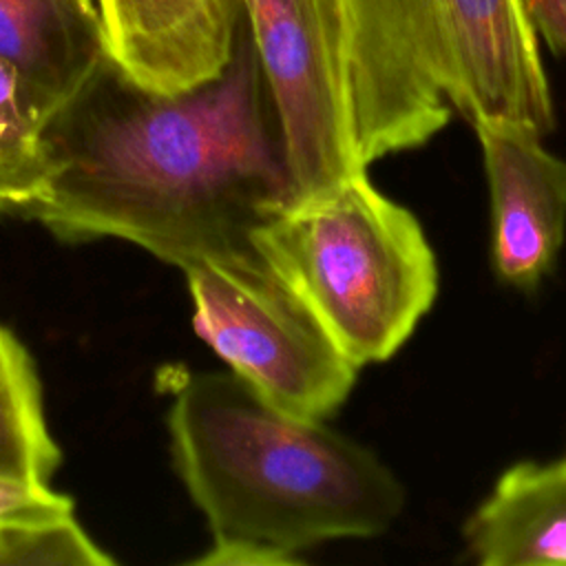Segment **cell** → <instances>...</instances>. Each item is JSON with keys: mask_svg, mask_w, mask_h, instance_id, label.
Instances as JSON below:
<instances>
[{"mask_svg": "<svg viewBox=\"0 0 566 566\" xmlns=\"http://www.w3.org/2000/svg\"><path fill=\"white\" fill-rule=\"evenodd\" d=\"M462 537L480 566H566V455L509 467L467 517Z\"/></svg>", "mask_w": 566, "mask_h": 566, "instance_id": "30bf717a", "label": "cell"}, {"mask_svg": "<svg viewBox=\"0 0 566 566\" xmlns=\"http://www.w3.org/2000/svg\"><path fill=\"white\" fill-rule=\"evenodd\" d=\"M440 82L449 106L471 126L555 128L539 38L520 0H429Z\"/></svg>", "mask_w": 566, "mask_h": 566, "instance_id": "8992f818", "label": "cell"}, {"mask_svg": "<svg viewBox=\"0 0 566 566\" xmlns=\"http://www.w3.org/2000/svg\"><path fill=\"white\" fill-rule=\"evenodd\" d=\"M250 243L358 369L391 358L438 296V261L418 217L367 170L276 203Z\"/></svg>", "mask_w": 566, "mask_h": 566, "instance_id": "277c9868", "label": "cell"}, {"mask_svg": "<svg viewBox=\"0 0 566 566\" xmlns=\"http://www.w3.org/2000/svg\"><path fill=\"white\" fill-rule=\"evenodd\" d=\"M44 126L24 84L0 62V214L20 217L44 195L51 177Z\"/></svg>", "mask_w": 566, "mask_h": 566, "instance_id": "7c38bea8", "label": "cell"}, {"mask_svg": "<svg viewBox=\"0 0 566 566\" xmlns=\"http://www.w3.org/2000/svg\"><path fill=\"white\" fill-rule=\"evenodd\" d=\"M75 517L73 500L49 482L0 475V528L46 526Z\"/></svg>", "mask_w": 566, "mask_h": 566, "instance_id": "5bb4252c", "label": "cell"}, {"mask_svg": "<svg viewBox=\"0 0 566 566\" xmlns=\"http://www.w3.org/2000/svg\"><path fill=\"white\" fill-rule=\"evenodd\" d=\"M60 462L35 363L24 343L0 323V475L49 482Z\"/></svg>", "mask_w": 566, "mask_h": 566, "instance_id": "8fae6325", "label": "cell"}, {"mask_svg": "<svg viewBox=\"0 0 566 566\" xmlns=\"http://www.w3.org/2000/svg\"><path fill=\"white\" fill-rule=\"evenodd\" d=\"M44 144L49 186L20 217L64 243L128 241L181 272L250 250L259 219L296 195L248 27L219 77L177 95L106 60Z\"/></svg>", "mask_w": 566, "mask_h": 566, "instance_id": "6da1fadb", "label": "cell"}, {"mask_svg": "<svg viewBox=\"0 0 566 566\" xmlns=\"http://www.w3.org/2000/svg\"><path fill=\"white\" fill-rule=\"evenodd\" d=\"M175 471L203 513L197 566H292L334 539L387 533L405 509L396 473L365 444L276 409L228 371L168 374Z\"/></svg>", "mask_w": 566, "mask_h": 566, "instance_id": "7a4b0ae2", "label": "cell"}, {"mask_svg": "<svg viewBox=\"0 0 566 566\" xmlns=\"http://www.w3.org/2000/svg\"><path fill=\"white\" fill-rule=\"evenodd\" d=\"M106 55L137 86L177 95L230 64L241 0H97Z\"/></svg>", "mask_w": 566, "mask_h": 566, "instance_id": "ba28073f", "label": "cell"}, {"mask_svg": "<svg viewBox=\"0 0 566 566\" xmlns=\"http://www.w3.org/2000/svg\"><path fill=\"white\" fill-rule=\"evenodd\" d=\"M111 566L75 517L46 526L0 528V566Z\"/></svg>", "mask_w": 566, "mask_h": 566, "instance_id": "4fadbf2b", "label": "cell"}, {"mask_svg": "<svg viewBox=\"0 0 566 566\" xmlns=\"http://www.w3.org/2000/svg\"><path fill=\"white\" fill-rule=\"evenodd\" d=\"M106 60L93 0H0V62L24 84L46 124Z\"/></svg>", "mask_w": 566, "mask_h": 566, "instance_id": "9c48e42d", "label": "cell"}, {"mask_svg": "<svg viewBox=\"0 0 566 566\" xmlns=\"http://www.w3.org/2000/svg\"><path fill=\"white\" fill-rule=\"evenodd\" d=\"M537 38L566 60V0H520Z\"/></svg>", "mask_w": 566, "mask_h": 566, "instance_id": "9a60e30c", "label": "cell"}, {"mask_svg": "<svg viewBox=\"0 0 566 566\" xmlns=\"http://www.w3.org/2000/svg\"><path fill=\"white\" fill-rule=\"evenodd\" d=\"M491 199V263L520 292L551 272L566 237V159L542 135L500 122L473 124Z\"/></svg>", "mask_w": 566, "mask_h": 566, "instance_id": "52a82bcc", "label": "cell"}, {"mask_svg": "<svg viewBox=\"0 0 566 566\" xmlns=\"http://www.w3.org/2000/svg\"><path fill=\"white\" fill-rule=\"evenodd\" d=\"M296 195L440 133L429 0H241Z\"/></svg>", "mask_w": 566, "mask_h": 566, "instance_id": "3957f363", "label": "cell"}, {"mask_svg": "<svg viewBox=\"0 0 566 566\" xmlns=\"http://www.w3.org/2000/svg\"><path fill=\"white\" fill-rule=\"evenodd\" d=\"M184 274L195 332L256 396L312 420L343 407L360 369L252 248Z\"/></svg>", "mask_w": 566, "mask_h": 566, "instance_id": "5b68a950", "label": "cell"}]
</instances>
